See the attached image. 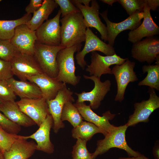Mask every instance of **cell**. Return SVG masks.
Returning <instances> with one entry per match:
<instances>
[{"label":"cell","instance_id":"obj_36","mask_svg":"<svg viewBox=\"0 0 159 159\" xmlns=\"http://www.w3.org/2000/svg\"><path fill=\"white\" fill-rule=\"evenodd\" d=\"M57 4L60 7L61 15L63 17L73 13L80 11L69 0H54Z\"/></svg>","mask_w":159,"mask_h":159},{"label":"cell","instance_id":"obj_12","mask_svg":"<svg viewBox=\"0 0 159 159\" xmlns=\"http://www.w3.org/2000/svg\"><path fill=\"white\" fill-rule=\"evenodd\" d=\"M60 10L59 9L53 18L44 22L35 31L37 42L45 44L60 45L61 26Z\"/></svg>","mask_w":159,"mask_h":159},{"label":"cell","instance_id":"obj_16","mask_svg":"<svg viewBox=\"0 0 159 159\" xmlns=\"http://www.w3.org/2000/svg\"><path fill=\"white\" fill-rule=\"evenodd\" d=\"M16 103L20 110L38 126L49 114L47 101L43 97L21 98Z\"/></svg>","mask_w":159,"mask_h":159},{"label":"cell","instance_id":"obj_29","mask_svg":"<svg viewBox=\"0 0 159 159\" xmlns=\"http://www.w3.org/2000/svg\"><path fill=\"white\" fill-rule=\"evenodd\" d=\"M69 102L66 103L63 107L61 117L62 121H68L73 126L75 127L84 120L76 107Z\"/></svg>","mask_w":159,"mask_h":159},{"label":"cell","instance_id":"obj_24","mask_svg":"<svg viewBox=\"0 0 159 159\" xmlns=\"http://www.w3.org/2000/svg\"><path fill=\"white\" fill-rule=\"evenodd\" d=\"M37 144L33 141L19 139L16 141L10 149L4 153V159H28L36 150Z\"/></svg>","mask_w":159,"mask_h":159},{"label":"cell","instance_id":"obj_8","mask_svg":"<svg viewBox=\"0 0 159 159\" xmlns=\"http://www.w3.org/2000/svg\"><path fill=\"white\" fill-rule=\"evenodd\" d=\"M135 62L128 58L122 64L115 65L111 69L112 74L115 77L117 84V93L115 100L121 102L124 99L126 87L130 82H134L138 79L134 70Z\"/></svg>","mask_w":159,"mask_h":159},{"label":"cell","instance_id":"obj_21","mask_svg":"<svg viewBox=\"0 0 159 159\" xmlns=\"http://www.w3.org/2000/svg\"><path fill=\"white\" fill-rule=\"evenodd\" d=\"M146 5L143 12L145 13L143 22L137 28L128 34V41L133 44L140 41L144 37H153L159 34V27L154 21Z\"/></svg>","mask_w":159,"mask_h":159},{"label":"cell","instance_id":"obj_30","mask_svg":"<svg viewBox=\"0 0 159 159\" xmlns=\"http://www.w3.org/2000/svg\"><path fill=\"white\" fill-rule=\"evenodd\" d=\"M129 16L139 12H143L147 5V0H118Z\"/></svg>","mask_w":159,"mask_h":159},{"label":"cell","instance_id":"obj_28","mask_svg":"<svg viewBox=\"0 0 159 159\" xmlns=\"http://www.w3.org/2000/svg\"><path fill=\"white\" fill-rule=\"evenodd\" d=\"M143 73L147 72L146 77L139 82L138 86L146 85L159 90V64L144 65L142 67Z\"/></svg>","mask_w":159,"mask_h":159},{"label":"cell","instance_id":"obj_15","mask_svg":"<svg viewBox=\"0 0 159 159\" xmlns=\"http://www.w3.org/2000/svg\"><path fill=\"white\" fill-rule=\"evenodd\" d=\"M74 104L78 109L83 119L93 124L99 128L104 136L117 127V126H115L110 122V120H112L116 115L111 113L110 110L103 113L102 116H101L94 112L89 105H87L85 102H76Z\"/></svg>","mask_w":159,"mask_h":159},{"label":"cell","instance_id":"obj_32","mask_svg":"<svg viewBox=\"0 0 159 159\" xmlns=\"http://www.w3.org/2000/svg\"><path fill=\"white\" fill-rule=\"evenodd\" d=\"M19 139H23V136L8 132L0 125V148L3 153L9 150L13 143Z\"/></svg>","mask_w":159,"mask_h":159},{"label":"cell","instance_id":"obj_17","mask_svg":"<svg viewBox=\"0 0 159 159\" xmlns=\"http://www.w3.org/2000/svg\"><path fill=\"white\" fill-rule=\"evenodd\" d=\"M37 40L35 31L32 30L24 24L16 27L14 34L10 40L18 52L34 55Z\"/></svg>","mask_w":159,"mask_h":159},{"label":"cell","instance_id":"obj_40","mask_svg":"<svg viewBox=\"0 0 159 159\" xmlns=\"http://www.w3.org/2000/svg\"><path fill=\"white\" fill-rule=\"evenodd\" d=\"M153 148V154L155 159H159V144L158 141Z\"/></svg>","mask_w":159,"mask_h":159},{"label":"cell","instance_id":"obj_11","mask_svg":"<svg viewBox=\"0 0 159 159\" xmlns=\"http://www.w3.org/2000/svg\"><path fill=\"white\" fill-rule=\"evenodd\" d=\"M73 94L72 91L67 88L66 84L59 91L55 98L46 101L49 113L53 120V131L56 133L64 127V124L61 119L62 109L67 102H75L72 96Z\"/></svg>","mask_w":159,"mask_h":159},{"label":"cell","instance_id":"obj_31","mask_svg":"<svg viewBox=\"0 0 159 159\" xmlns=\"http://www.w3.org/2000/svg\"><path fill=\"white\" fill-rule=\"evenodd\" d=\"M87 141L77 139L73 146L72 152V159H92V153L88 151L86 146Z\"/></svg>","mask_w":159,"mask_h":159},{"label":"cell","instance_id":"obj_6","mask_svg":"<svg viewBox=\"0 0 159 159\" xmlns=\"http://www.w3.org/2000/svg\"><path fill=\"white\" fill-rule=\"evenodd\" d=\"M107 13V10L100 14L106 23L107 41L108 44L112 47L116 37L120 33L124 30L131 31L136 29L141 24V20L145 16V13L144 12H137L129 16L121 22L115 23L109 19Z\"/></svg>","mask_w":159,"mask_h":159},{"label":"cell","instance_id":"obj_10","mask_svg":"<svg viewBox=\"0 0 159 159\" xmlns=\"http://www.w3.org/2000/svg\"><path fill=\"white\" fill-rule=\"evenodd\" d=\"M148 92L150 95L148 100L134 103V112L129 116L125 124L128 127L134 126L139 122H148L152 113L159 108V97L154 89L149 87Z\"/></svg>","mask_w":159,"mask_h":159},{"label":"cell","instance_id":"obj_22","mask_svg":"<svg viewBox=\"0 0 159 159\" xmlns=\"http://www.w3.org/2000/svg\"><path fill=\"white\" fill-rule=\"evenodd\" d=\"M0 111L9 120L20 126L27 127L36 125L20 110L15 101H3L0 103Z\"/></svg>","mask_w":159,"mask_h":159},{"label":"cell","instance_id":"obj_2","mask_svg":"<svg viewBox=\"0 0 159 159\" xmlns=\"http://www.w3.org/2000/svg\"><path fill=\"white\" fill-rule=\"evenodd\" d=\"M82 46L80 44L65 47L58 52L56 59L58 73L55 78L58 80L74 86L79 82L81 76L75 75L74 54L80 51Z\"/></svg>","mask_w":159,"mask_h":159},{"label":"cell","instance_id":"obj_43","mask_svg":"<svg viewBox=\"0 0 159 159\" xmlns=\"http://www.w3.org/2000/svg\"><path fill=\"white\" fill-rule=\"evenodd\" d=\"M100 1L111 6L114 3L117 1V0H101Z\"/></svg>","mask_w":159,"mask_h":159},{"label":"cell","instance_id":"obj_33","mask_svg":"<svg viewBox=\"0 0 159 159\" xmlns=\"http://www.w3.org/2000/svg\"><path fill=\"white\" fill-rule=\"evenodd\" d=\"M17 51L10 40L0 39V58L4 60L10 62Z\"/></svg>","mask_w":159,"mask_h":159},{"label":"cell","instance_id":"obj_18","mask_svg":"<svg viewBox=\"0 0 159 159\" xmlns=\"http://www.w3.org/2000/svg\"><path fill=\"white\" fill-rule=\"evenodd\" d=\"M91 6H85L78 3H72L77 8L82 14L87 28L93 27L100 33L101 39L107 41L106 26L99 17L100 5L96 0H91Z\"/></svg>","mask_w":159,"mask_h":159},{"label":"cell","instance_id":"obj_3","mask_svg":"<svg viewBox=\"0 0 159 159\" xmlns=\"http://www.w3.org/2000/svg\"><path fill=\"white\" fill-rule=\"evenodd\" d=\"M128 127L126 124L118 126L115 130L105 136L104 139L98 140L96 149L92 153V159H95L98 155L105 153L113 148L124 150L129 157L139 155L141 153L132 149L126 142L125 132Z\"/></svg>","mask_w":159,"mask_h":159},{"label":"cell","instance_id":"obj_1","mask_svg":"<svg viewBox=\"0 0 159 159\" xmlns=\"http://www.w3.org/2000/svg\"><path fill=\"white\" fill-rule=\"evenodd\" d=\"M60 22L61 23L60 45L69 47L85 42L87 27L80 11L63 17Z\"/></svg>","mask_w":159,"mask_h":159},{"label":"cell","instance_id":"obj_20","mask_svg":"<svg viewBox=\"0 0 159 159\" xmlns=\"http://www.w3.org/2000/svg\"><path fill=\"white\" fill-rule=\"evenodd\" d=\"M27 80L34 83L38 87L42 97L46 101L55 98L59 91L66 84L44 73L29 77Z\"/></svg>","mask_w":159,"mask_h":159},{"label":"cell","instance_id":"obj_23","mask_svg":"<svg viewBox=\"0 0 159 159\" xmlns=\"http://www.w3.org/2000/svg\"><path fill=\"white\" fill-rule=\"evenodd\" d=\"M6 81L16 96L21 99H36L42 97V92L34 83L27 80H17L13 77Z\"/></svg>","mask_w":159,"mask_h":159},{"label":"cell","instance_id":"obj_37","mask_svg":"<svg viewBox=\"0 0 159 159\" xmlns=\"http://www.w3.org/2000/svg\"><path fill=\"white\" fill-rule=\"evenodd\" d=\"M14 75L10 62L0 59V80H7Z\"/></svg>","mask_w":159,"mask_h":159},{"label":"cell","instance_id":"obj_13","mask_svg":"<svg viewBox=\"0 0 159 159\" xmlns=\"http://www.w3.org/2000/svg\"><path fill=\"white\" fill-rule=\"evenodd\" d=\"M131 53L133 58L150 64L159 57V39L150 37L133 43Z\"/></svg>","mask_w":159,"mask_h":159},{"label":"cell","instance_id":"obj_39","mask_svg":"<svg viewBox=\"0 0 159 159\" xmlns=\"http://www.w3.org/2000/svg\"><path fill=\"white\" fill-rule=\"evenodd\" d=\"M147 5L150 10L155 11L159 6V0H147Z\"/></svg>","mask_w":159,"mask_h":159},{"label":"cell","instance_id":"obj_19","mask_svg":"<svg viewBox=\"0 0 159 159\" xmlns=\"http://www.w3.org/2000/svg\"><path fill=\"white\" fill-rule=\"evenodd\" d=\"M53 120L52 116L49 114L39 126L34 133L28 136H23L24 140L31 138L37 142L36 150L51 154L54 151V145L51 142L50 131L53 126Z\"/></svg>","mask_w":159,"mask_h":159},{"label":"cell","instance_id":"obj_4","mask_svg":"<svg viewBox=\"0 0 159 159\" xmlns=\"http://www.w3.org/2000/svg\"><path fill=\"white\" fill-rule=\"evenodd\" d=\"M65 47L36 42L33 55L43 73L52 77H57L58 73L57 55L60 50Z\"/></svg>","mask_w":159,"mask_h":159},{"label":"cell","instance_id":"obj_42","mask_svg":"<svg viewBox=\"0 0 159 159\" xmlns=\"http://www.w3.org/2000/svg\"><path fill=\"white\" fill-rule=\"evenodd\" d=\"M72 3H78L80 4H84L85 6H90L89 4L91 0H70Z\"/></svg>","mask_w":159,"mask_h":159},{"label":"cell","instance_id":"obj_41","mask_svg":"<svg viewBox=\"0 0 159 159\" xmlns=\"http://www.w3.org/2000/svg\"><path fill=\"white\" fill-rule=\"evenodd\" d=\"M117 159H151L149 158L145 155L140 154L139 155L135 157H120Z\"/></svg>","mask_w":159,"mask_h":159},{"label":"cell","instance_id":"obj_9","mask_svg":"<svg viewBox=\"0 0 159 159\" xmlns=\"http://www.w3.org/2000/svg\"><path fill=\"white\" fill-rule=\"evenodd\" d=\"M85 34V46L81 51L77 52L75 56L77 63L83 69L87 65L85 56L89 52L98 51L106 56L112 55L115 53L113 47L102 41L90 28H87Z\"/></svg>","mask_w":159,"mask_h":159},{"label":"cell","instance_id":"obj_44","mask_svg":"<svg viewBox=\"0 0 159 159\" xmlns=\"http://www.w3.org/2000/svg\"><path fill=\"white\" fill-rule=\"evenodd\" d=\"M0 159H4V153L0 148Z\"/></svg>","mask_w":159,"mask_h":159},{"label":"cell","instance_id":"obj_27","mask_svg":"<svg viewBox=\"0 0 159 159\" xmlns=\"http://www.w3.org/2000/svg\"><path fill=\"white\" fill-rule=\"evenodd\" d=\"M100 133L102 131L93 124L88 122H81L73 128L72 130V137L74 138H79L87 141L95 134Z\"/></svg>","mask_w":159,"mask_h":159},{"label":"cell","instance_id":"obj_38","mask_svg":"<svg viewBox=\"0 0 159 159\" xmlns=\"http://www.w3.org/2000/svg\"><path fill=\"white\" fill-rule=\"evenodd\" d=\"M43 0H31L28 5L26 7L25 11L26 13H34L42 6Z\"/></svg>","mask_w":159,"mask_h":159},{"label":"cell","instance_id":"obj_7","mask_svg":"<svg viewBox=\"0 0 159 159\" xmlns=\"http://www.w3.org/2000/svg\"><path fill=\"white\" fill-rule=\"evenodd\" d=\"M83 76L85 79L92 80L94 83V87L89 92L83 91L80 93L75 92V95L78 97L76 102L80 103L89 101L91 109H97L99 107L101 102L110 90L111 82L109 80L102 82L100 78L93 76H89L84 75Z\"/></svg>","mask_w":159,"mask_h":159},{"label":"cell","instance_id":"obj_5","mask_svg":"<svg viewBox=\"0 0 159 159\" xmlns=\"http://www.w3.org/2000/svg\"><path fill=\"white\" fill-rule=\"evenodd\" d=\"M14 75L21 80L43 73L33 55L18 52L10 62Z\"/></svg>","mask_w":159,"mask_h":159},{"label":"cell","instance_id":"obj_45","mask_svg":"<svg viewBox=\"0 0 159 159\" xmlns=\"http://www.w3.org/2000/svg\"><path fill=\"white\" fill-rule=\"evenodd\" d=\"M3 101L0 99V103H1Z\"/></svg>","mask_w":159,"mask_h":159},{"label":"cell","instance_id":"obj_25","mask_svg":"<svg viewBox=\"0 0 159 159\" xmlns=\"http://www.w3.org/2000/svg\"><path fill=\"white\" fill-rule=\"evenodd\" d=\"M57 6L54 0H43L42 6L33 14L31 19L26 24L31 30L36 31L45 20H48Z\"/></svg>","mask_w":159,"mask_h":159},{"label":"cell","instance_id":"obj_34","mask_svg":"<svg viewBox=\"0 0 159 159\" xmlns=\"http://www.w3.org/2000/svg\"><path fill=\"white\" fill-rule=\"evenodd\" d=\"M16 98L6 80H0V99L3 101H15Z\"/></svg>","mask_w":159,"mask_h":159},{"label":"cell","instance_id":"obj_35","mask_svg":"<svg viewBox=\"0 0 159 159\" xmlns=\"http://www.w3.org/2000/svg\"><path fill=\"white\" fill-rule=\"evenodd\" d=\"M0 125L6 131L17 134L21 130V126L12 122L0 111Z\"/></svg>","mask_w":159,"mask_h":159},{"label":"cell","instance_id":"obj_26","mask_svg":"<svg viewBox=\"0 0 159 159\" xmlns=\"http://www.w3.org/2000/svg\"><path fill=\"white\" fill-rule=\"evenodd\" d=\"M31 14L26 13L19 19L12 20H0V39L10 40L18 26L26 24L31 18Z\"/></svg>","mask_w":159,"mask_h":159},{"label":"cell","instance_id":"obj_14","mask_svg":"<svg viewBox=\"0 0 159 159\" xmlns=\"http://www.w3.org/2000/svg\"><path fill=\"white\" fill-rule=\"evenodd\" d=\"M123 58L115 53L111 56H103L96 51L91 52V63L87 65L86 70L90 76L100 78L103 74H112L110 67L113 65H120L127 59Z\"/></svg>","mask_w":159,"mask_h":159}]
</instances>
